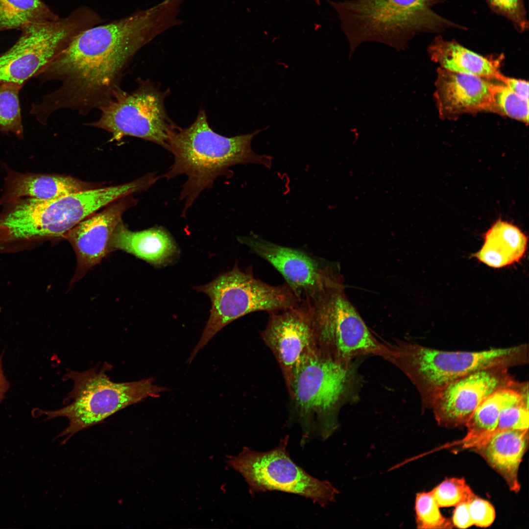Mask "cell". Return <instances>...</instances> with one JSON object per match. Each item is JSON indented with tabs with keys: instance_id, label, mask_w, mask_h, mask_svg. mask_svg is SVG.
Here are the masks:
<instances>
[{
	"instance_id": "2e32d148",
	"label": "cell",
	"mask_w": 529,
	"mask_h": 529,
	"mask_svg": "<svg viewBox=\"0 0 529 529\" xmlns=\"http://www.w3.org/2000/svg\"><path fill=\"white\" fill-rule=\"evenodd\" d=\"M494 84L492 80L439 67L434 96L440 117L455 120L464 114L494 113Z\"/></svg>"
},
{
	"instance_id": "d4e9b609",
	"label": "cell",
	"mask_w": 529,
	"mask_h": 529,
	"mask_svg": "<svg viewBox=\"0 0 529 529\" xmlns=\"http://www.w3.org/2000/svg\"><path fill=\"white\" fill-rule=\"evenodd\" d=\"M0 131L23 134L19 92L23 85L0 83Z\"/></svg>"
},
{
	"instance_id": "484cf974",
	"label": "cell",
	"mask_w": 529,
	"mask_h": 529,
	"mask_svg": "<svg viewBox=\"0 0 529 529\" xmlns=\"http://www.w3.org/2000/svg\"><path fill=\"white\" fill-rule=\"evenodd\" d=\"M414 510L417 528L420 529H452V521L444 517L439 510L433 492H421L415 496Z\"/></svg>"
},
{
	"instance_id": "7402d4cb",
	"label": "cell",
	"mask_w": 529,
	"mask_h": 529,
	"mask_svg": "<svg viewBox=\"0 0 529 529\" xmlns=\"http://www.w3.org/2000/svg\"><path fill=\"white\" fill-rule=\"evenodd\" d=\"M481 248L474 256L487 265L500 268L518 262L524 256L527 238L516 226L497 221L484 236Z\"/></svg>"
},
{
	"instance_id": "3957f363",
	"label": "cell",
	"mask_w": 529,
	"mask_h": 529,
	"mask_svg": "<svg viewBox=\"0 0 529 529\" xmlns=\"http://www.w3.org/2000/svg\"><path fill=\"white\" fill-rule=\"evenodd\" d=\"M359 378L353 362L339 363L317 346L301 356L288 390L302 428V443L315 431L323 439L336 431L340 408L357 396Z\"/></svg>"
},
{
	"instance_id": "e575fe53",
	"label": "cell",
	"mask_w": 529,
	"mask_h": 529,
	"mask_svg": "<svg viewBox=\"0 0 529 529\" xmlns=\"http://www.w3.org/2000/svg\"><path fill=\"white\" fill-rule=\"evenodd\" d=\"M314 1L317 4H320V0H312Z\"/></svg>"
},
{
	"instance_id": "6da1fadb",
	"label": "cell",
	"mask_w": 529,
	"mask_h": 529,
	"mask_svg": "<svg viewBox=\"0 0 529 529\" xmlns=\"http://www.w3.org/2000/svg\"><path fill=\"white\" fill-rule=\"evenodd\" d=\"M183 1L164 0L78 34L42 72L43 78L60 82L53 92L57 101L85 115L113 99L122 90L123 72L137 52L182 24L178 15Z\"/></svg>"
},
{
	"instance_id": "cb8c5ba5",
	"label": "cell",
	"mask_w": 529,
	"mask_h": 529,
	"mask_svg": "<svg viewBox=\"0 0 529 529\" xmlns=\"http://www.w3.org/2000/svg\"><path fill=\"white\" fill-rule=\"evenodd\" d=\"M59 17L42 0H0V32Z\"/></svg>"
},
{
	"instance_id": "8fae6325",
	"label": "cell",
	"mask_w": 529,
	"mask_h": 529,
	"mask_svg": "<svg viewBox=\"0 0 529 529\" xmlns=\"http://www.w3.org/2000/svg\"><path fill=\"white\" fill-rule=\"evenodd\" d=\"M288 440L286 436L278 446L266 452L244 447L238 455L228 456L227 463L242 476L250 493L280 491L309 498L321 506L334 502L338 490L297 465L287 450Z\"/></svg>"
},
{
	"instance_id": "7a4b0ae2",
	"label": "cell",
	"mask_w": 529,
	"mask_h": 529,
	"mask_svg": "<svg viewBox=\"0 0 529 529\" xmlns=\"http://www.w3.org/2000/svg\"><path fill=\"white\" fill-rule=\"evenodd\" d=\"M266 128L225 137L210 127L201 110L191 125L177 127L170 134L166 149L174 161L164 177L168 180L181 175L187 177L180 194L184 204L182 216H186L201 193L211 188L218 177L231 174V167L248 163L271 167L272 158L257 154L251 145L253 138Z\"/></svg>"
},
{
	"instance_id": "44dd1931",
	"label": "cell",
	"mask_w": 529,
	"mask_h": 529,
	"mask_svg": "<svg viewBox=\"0 0 529 529\" xmlns=\"http://www.w3.org/2000/svg\"><path fill=\"white\" fill-rule=\"evenodd\" d=\"M111 247V249L130 253L156 266L169 263L178 251L174 240L165 228L156 226L132 231L122 221L113 235Z\"/></svg>"
},
{
	"instance_id": "d6a6232c",
	"label": "cell",
	"mask_w": 529,
	"mask_h": 529,
	"mask_svg": "<svg viewBox=\"0 0 529 529\" xmlns=\"http://www.w3.org/2000/svg\"><path fill=\"white\" fill-rule=\"evenodd\" d=\"M502 83L504 84L515 94L529 100V83L524 80L517 79L505 76Z\"/></svg>"
},
{
	"instance_id": "8992f818",
	"label": "cell",
	"mask_w": 529,
	"mask_h": 529,
	"mask_svg": "<svg viewBox=\"0 0 529 529\" xmlns=\"http://www.w3.org/2000/svg\"><path fill=\"white\" fill-rule=\"evenodd\" d=\"M152 185L145 175L123 184L92 188L50 199L29 198L18 203L1 220L8 240L63 236L101 208L143 192Z\"/></svg>"
},
{
	"instance_id": "7c38bea8",
	"label": "cell",
	"mask_w": 529,
	"mask_h": 529,
	"mask_svg": "<svg viewBox=\"0 0 529 529\" xmlns=\"http://www.w3.org/2000/svg\"><path fill=\"white\" fill-rule=\"evenodd\" d=\"M165 96L152 83L140 82L133 92L122 90L101 107L99 118L88 125L107 131L113 140L134 137L166 149L169 136L177 127L167 115Z\"/></svg>"
},
{
	"instance_id": "d590c367",
	"label": "cell",
	"mask_w": 529,
	"mask_h": 529,
	"mask_svg": "<svg viewBox=\"0 0 529 529\" xmlns=\"http://www.w3.org/2000/svg\"><path fill=\"white\" fill-rule=\"evenodd\" d=\"M1 227L0 221V231H1Z\"/></svg>"
},
{
	"instance_id": "f546056e",
	"label": "cell",
	"mask_w": 529,
	"mask_h": 529,
	"mask_svg": "<svg viewBox=\"0 0 529 529\" xmlns=\"http://www.w3.org/2000/svg\"><path fill=\"white\" fill-rule=\"evenodd\" d=\"M529 404L524 402L505 409L501 413L495 431L529 430Z\"/></svg>"
},
{
	"instance_id": "4fadbf2b",
	"label": "cell",
	"mask_w": 529,
	"mask_h": 529,
	"mask_svg": "<svg viewBox=\"0 0 529 529\" xmlns=\"http://www.w3.org/2000/svg\"><path fill=\"white\" fill-rule=\"evenodd\" d=\"M239 241L271 264L284 278L300 303L311 301L338 271L337 267L301 250L250 234Z\"/></svg>"
},
{
	"instance_id": "52a82bcc",
	"label": "cell",
	"mask_w": 529,
	"mask_h": 529,
	"mask_svg": "<svg viewBox=\"0 0 529 529\" xmlns=\"http://www.w3.org/2000/svg\"><path fill=\"white\" fill-rule=\"evenodd\" d=\"M112 367L105 362L100 370L94 367L83 372L69 370L63 380L73 382L72 389L66 399L71 402L57 410H40L41 414L47 416L46 419L65 417L69 420L68 427L57 436L65 438L62 444L77 433L99 424L119 410L169 390L154 384L153 378L131 382H113L107 374Z\"/></svg>"
},
{
	"instance_id": "ffe728a7",
	"label": "cell",
	"mask_w": 529,
	"mask_h": 529,
	"mask_svg": "<svg viewBox=\"0 0 529 529\" xmlns=\"http://www.w3.org/2000/svg\"><path fill=\"white\" fill-rule=\"evenodd\" d=\"M428 51L432 61L447 71L475 75L502 83L504 77L500 71L503 56H484L462 46L455 41L437 37Z\"/></svg>"
},
{
	"instance_id": "1f68e13d",
	"label": "cell",
	"mask_w": 529,
	"mask_h": 529,
	"mask_svg": "<svg viewBox=\"0 0 529 529\" xmlns=\"http://www.w3.org/2000/svg\"><path fill=\"white\" fill-rule=\"evenodd\" d=\"M470 501L462 502L456 506L452 521L453 526L459 529H467L473 525L469 510Z\"/></svg>"
},
{
	"instance_id": "f1b7e54d",
	"label": "cell",
	"mask_w": 529,
	"mask_h": 529,
	"mask_svg": "<svg viewBox=\"0 0 529 529\" xmlns=\"http://www.w3.org/2000/svg\"><path fill=\"white\" fill-rule=\"evenodd\" d=\"M487 1L492 11L510 21L518 31L523 32L528 28L529 22L524 0H487Z\"/></svg>"
},
{
	"instance_id": "836d02e7",
	"label": "cell",
	"mask_w": 529,
	"mask_h": 529,
	"mask_svg": "<svg viewBox=\"0 0 529 529\" xmlns=\"http://www.w3.org/2000/svg\"><path fill=\"white\" fill-rule=\"evenodd\" d=\"M2 354L0 356V403L4 398V395L10 387V384L5 377L2 365Z\"/></svg>"
},
{
	"instance_id": "ac0fdd59",
	"label": "cell",
	"mask_w": 529,
	"mask_h": 529,
	"mask_svg": "<svg viewBox=\"0 0 529 529\" xmlns=\"http://www.w3.org/2000/svg\"><path fill=\"white\" fill-rule=\"evenodd\" d=\"M529 444V430L495 431L472 449L505 480L510 490L520 489L518 475Z\"/></svg>"
},
{
	"instance_id": "5b68a950",
	"label": "cell",
	"mask_w": 529,
	"mask_h": 529,
	"mask_svg": "<svg viewBox=\"0 0 529 529\" xmlns=\"http://www.w3.org/2000/svg\"><path fill=\"white\" fill-rule=\"evenodd\" d=\"M444 0H349L329 1L337 12L351 54L361 44L377 42L398 50L421 32H436L459 25L432 7Z\"/></svg>"
},
{
	"instance_id": "9c48e42d",
	"label": "cell",
	"mask_w": 529,
	"mask_h": 529,
	"mask_svg": "<svg viewBox=\"0 0 529 529\" xmlns=\"http://www.w3.org/2000/svg\"><path fill=\"white\" fill-rule=\"evenodd\" d=\"M195 289L209 296L212 308L201 337L188 360L189 364L218 332L235 320L256 311L276 312L300 304L286 283L280 286L267 284L255 278L251 271H243L237 265Z\"/></svg>"
},
{
	"instance_id": "d6986e66",
	"label": "cell",
	"mask_w": 529,
	"mask_h": 529,
	"mask_svg": "<svg viewBox=\"0 0 529 529\" xmlns=\"http://www.w3.org/2000/svg\"><path fill=\"white\" fill-rule=\"evenodd\" d=\"M521 402L529 404L528 382L516 381L513 385L490 394L479 405L469 419L465 425L467 434L459 444L465 449H472L480 444L496 431L502 411Z\"/></svg>"
},
{
	"instance_id": "4316f807",
	"label": "cell",
	"mask_w": 529,
	"mask_h": 529,
	"mask_svg": "<svg viewBox=\"0 0 529 529\" xmlns=\"http://www.w3.org/2000/svg\"><path fill=\"white\" fill-rule=\"evenodd\" d=\"M494 113L528 124L529 100L515 94L503 83H494L493 88Z\"/></svg>"
},
{
	"instance_id": "603a6c76",
	"label": "cell",
	"mask_w": 529,
	"mask_h": 529,
	"mask_svg": "<svg viewBox=\"0 0 529 529\" xmlns=\"http://www.w3.org/2000/svg\"><path fill=\"white\" fill-rule=\"evenodd\" d=\"M90 189V184L70 176L31 174L16 176L8 192L14 199L28 196L50 199Z\"/></svg>"
},
{
	"instance_id": "ba28073f",
	"label": "cell",
	"mask_w": 529,
	"mask_h": 529,
	"mask_svg": "<svg viewBox=\"0 0 529 529\" xmlns=\"http://www.w3.org/2000/svg\"><path fill=\"white\" fill-rule=\"evenodd\" d=\"M309 315L317 347L325 356L349 365L359 357L380 355L384 343L371 333L348 298L337 272L310 302Z\"/></svg>"
},
{
	"instance_id": "83f0119b",
	"label": "cell",
	"mask_w": 529,
	"mask_h": 529,
	"mask_svg": "<svg viewBox=\"0 0 529 529\" xmlns=\"http://www.w3.org/2000/svg\"><path fill=\"white\" fill-rule=\"evenodd\" d=\"M432 491L439 507L456 506L475 496L462 478L446 479Z\"/></svg>"
},
{
	"instance_id": "4dcf8cb0",
	"label": "cell",
	"mask_w": 529,
	"mask_h": 529,
	"mask_svg": "<svg viewBox=\"0 0 529 529\" xmlns=\"http://www.w3.org/2000/svg\"><path fill=\"white\" fill-rule=\"evenodd\" d=\"M469 506L473 525L486 528L492 524L495 518V511L489 502L475 495L469 502Z\"/></svg>"
},
{
	"instance_id": "5bb4252c",
	"label": "cell",
	"mask_w": 529,
	"mask_h": 529,
	"mask_svg": "<svg viewBox=\"0 0 529 529\" xmlns=\"http://www.w3.org/2000/svg\"><path fill=\"white\" fill-rule=\"evenodd\" d=\"M503 366L476 370L445 386L438 394L431 409L438 424L453 428L465 426L479 405L496 390L516 382Z\"/></svg>"
},
{
	"instance_id": "30bf717a",
	"label": "cell",
	"mask_w": 529,
	"mask_h": 529,
	"mask_svg": "<svg viewBox=\"0 0 529 529\" xmlns=\"http://www.w3.org/2000/svg\"><path fill=\"white\" fill-rule=\"evenodd\" d=\"M104 21L92 8L81 6L65 17L25 27L16 43L0 55V83L23 85L39 74L78 34Z\"/></svg>"
},
{
	"instance_id": "9a60e30c",
	"label": "cell",
	"mask_w": 529,
	"mask_h": 529,
	"mask_svg": "<svg viewBox=\"0 0 529 529\" xmlns=\"http://www.w3.org/2000/svg\"><path fill=\"white\" fill-rule=\"evenodd\" d=\"M269 313L261 334L279 364L288 389L299 359L306 351L317 346L313 331L308 312L302 304Z\"/></svg>"
},
{
	"instance_id": "277c9868",
	"label": "cell",
	"mask_w": 529,
	"mask_h": 529,
	"mask_svg": "<svg viewBox=\"0 0 529 529\" xmlns=\"http://www.w3.org/2000/svg\"><path fill=\"white\" fill-rule=\"evenodd\" d=\"M528 345L477 352L446 351L404 341L385 343L380 357L396 366L417 389L423 409H431L439 392L452 382L478 370L508 368L529 362Z\"/></svg>"
},
{
	"instance_id": "e0dca14e",
	"label": "cell",
	"mask_w": 529,
	"mask_h": 529,
	"mask_svg": "<svg viewBox=\"0 0 529 529\" xmlns=\"http://www.w3.org/2000/svg\"><path fill=\"white\" fill-rule=\"evenodd\" d=\"M125 198L83 220L63 236L75 250L79 270L98 264L111 250L113 235L122 221L124 213L134 204L133 200Z\"/></svg>"
}]
</instances>
